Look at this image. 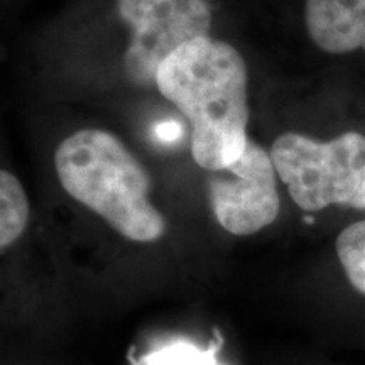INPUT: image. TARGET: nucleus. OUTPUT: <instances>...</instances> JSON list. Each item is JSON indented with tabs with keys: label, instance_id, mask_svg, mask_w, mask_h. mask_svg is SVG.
<instances>
[{
	"label": "nucleus",
	"instance_id": "f257e3e1",
	"mask_svg": "<svg viewBox=\"0 0 365 365\" xmlns=\"http://www.w3.org/2000/svg\"><path fill=\"white\" fill-rule=\"evenodd\" d=\"M156 86L190 120L191 153L198 166L218 171L244 154L249 75L234 46L210 36L190 41L163 63Z\"/></svg>",
	"mask_w": 365,
	"mask_h": 365
},
{
	"label": "nucleus",
	"instance_id": "f03ea898",
	"mask_svg": "<svg viewBox=\"0 0 365 365\" xmlns=\"http://www.w3.org/2000/svg\"><path fill=\"white\" fill-rule=\"evenodd\" d=\"M58 180L71 198L102 217L127 240L161 239L166 220L150 203L145 168L112 132L81 129L54 153Z\"/></svg>",
	"mask_w": 365,
	"mask_h": 365
},
{
	"label": "nucleus",
	"instance_id": "7ed1b4c3",
	"mask_svg": "<svg viewBox=\"0 0 365 365\" xmlns=\"http://www.w3.org/2000/svg\"><path fill=\"white\" fill-rule=\"evenodd\" d=\"M271 158L293 202L304 212L349 205L365 180V135L359 132L327 143L286 132L274 140Z\"/></svg>",
	"mask_w": 365,
	"mask_h": 365
},
{
	"label": "nucleus",
	"instance_id": "20e7f679",
	"mask_svg": "<svg viewBox=\"0 0 365 365\" xmlns=\"http://www.w3.org/2000/svg\"><path fill=\"white\" fill-rule=\"evenodd\" d=\"M115 9L130 29L124 71L139 86L156 85L159 68L173 53L212 31L208 0H117Z\"/></svg>",
	"mask_w": 365,
	"mask_h": 365
},
{
	"label": "nucleus",
	"instance_id": "39448f33",
	"mask_svg": "<svg viewBox=\"0 0 365 365\" xmlns=\"http://www.w3.org/2000/svg\"><path fill=\"white\" fill-rule=\"evenodd\" d=\"M276 168L271 153L254 139L230 166L208 173V196L213 215L232 235H254L279 215Z\"/></svg>",
	"mask_w": 365,
	"mask_h": 365
},
{
	"label": "nucleus",
	"instance_id": "423d86ee",
	"mask_svg": "<svg viewBox=\"0 0 365 365\" xmlns=\"http://www.w3.org/2000/svg\"><path fill=\"white\" fill-rule=\"evenodd\" d=\"M304 24L322 51H365V0H307Z\"/></svg>",
	"mask_w": 365,
	"mask_h": 365
},
{
	"label": "nucleus",
	"instance_id": "0eeeda50",
	"mask_svg": "<svg viewBox=\"0 0 365 365\" xmlns=\"http://www.w3.org/2000/svg\"><path fill=\"white\" fill-rule=\"evenodd\" d=\"M29 200L11 171L0 173V247L6 250L21 239L29 223Z\"/></svg>",
	"mask_w": 365,
	"mask_h": 365
},
{
	"label": "nucleus",
	"instance_id": "6e6552de",
	"mask_svg": "<svg viewBox=\"0 0 365 365\" xmlns=\"http://www.w3.org/2000/svg\"><path fill=\"white\" fill-rule=\"evenodd\" d=\"M335 250L350 286L365 296V220L346 225L336 237Z\"/></svg>",
	"mask_w": 365,
	"mask_h": 365
},
{
	"label": "nucleus",
	"instance_id": "1a4fd4ad",
	"mask_svg": "<svg viewBox=\"0 0 365 365\" xmlns=\"http://www.w3.org/2000/svg\"><path fill=\"white\" fill-rule=\"evenodd\" d=\"M346 207L355 208V210H365V180L362 182V186H360V190L357 191V195L350 200V203L346 205Z\"/></svg>",
	"mask_w": 365,
	"mask_h": 365
}]
</instances>
